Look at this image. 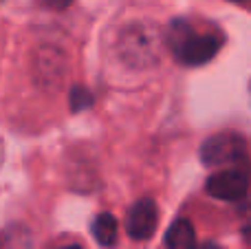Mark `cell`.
Returning a JSON list of instances; mask_svg holds the SVG:
<instances>
[{"instance_id":"cell-1","label":"cell","mask_w":251,"mask_h":249,"mask_svg":"<svg viewBox=\"0 0 251 249\" xmlns=\"http://www.w3.org/2000/svg\"><path fill=\"white\" fill-rule=\"evenodd\" d=\"M168 44L174 51L176 60L187 66L207 64L221 49V40L216 35H201L194 33L185 20H174L168 29Z\"/></svg>"},{"instance_id":"cell-2","label":"cell","mask_w":251,"mask_h":249,"mask_svg":"<svg viewBox=\"0 0 251 249\" xmlns=\"http://www.w3.org/2000/svg\"><path fill=\"white\" fill-rule=\"evenodd\" d=\"M119 57L132 69H148L159 60V35L146 25H130L119 35Z\"/></svg>"},{"instance_id":"cell-3","label":"cell","mask_w":251,"mask_h":249,"mask_svg":"<svg viewBox=\"0 0 251 249\" xmlns=\"http://www.w3.org/2000/svg\"><path fill=\"white\" fill-rule=\"evenodd\" d=\"M199 154L205 166H209V168L229 166V163L245 161L247 146H245L243 137L234 135V132H218V135H212L209 139L203 141Z\"/></svg>"},{"instance_id":"cell-4","label":"cell","mask_w":251,"mask_h":249,"mask_svg":"<svg viewBox=\"0 0 251 249\" xmlns=\"http://www.w3.org/2000/svg\"><path fill=\"white\" fill-rule=\"evenodd\" d=\"M249 190V174L238 168L221 170L207 179V194L221 201H240Z\"/></svg>"},{"instance_id":"cell-5","label":"cell","mask_w":251,"mask_h":249,"mask_svg":"<svg viewBox=\"0 0 251 249\" xmlns=\"http://www.w3.org/2000/svg\"><path fill=\"white\" fill-rule=\"evenodd\" d=\"M159 225V210L152 199H141L130 207L126 216V232L132 241H148L156 232Z\"/></svg>"},{"instance_id":"cell-6","label":"cell","mask_w":251,"mask_h":249,"mask_svg":"<svg viewBox=\"0 0 251 249\" xmlns=\"http://www.w3.org/2000/svg\"><path fill=\"white\" fill-rule=\"evenodd\" d=\"M35 79L40 86L44 88H55L57 84L64 79V71H66V60L64 53L57 47H40L35 53Z\"/></svg>"},{"instance_id":"cell-7","label":"cell","mask_w":251,"mask_h":249,"mask_svg":"<svg viewBox=\"0 0 251 249\" xmlns=\"http://www.w3.org/2000/svg\"><path fill=\"white\" fill-rule=\"evenodd\" d=\"M165 245H168V249H194L196 247L194 225L187 219H176L170 225L168 234H165Z\"/></svg>"},{"instance_id":"cell-8","label":"cell","mask_w":251,"mask_h":249,"mask_svg":"<svg viewBox=\"0 0 251 249\" xmlns=\"http://www.w3.org/2000/svg\"><path fill=\"white\" fill-rule=\"evenodd\" d=\"M93 236L101 247H113L117 243V221L113 214H100L93 221Z\"/></svg>"},{"instance_id":"cell-9","label":"cell","mask_w":251,"mask_h":249,"mask_svg":"<svg viewBox=\"0 0 251 249\" xmlns=\"http://www.w3.org/2000/svg\"><path fill=\"white\" fill-rule=\"evenodd\" d=\"M93 104V93L86 91V88L82 86H75L73 91H71V108L77 113V110H86L91 108Z\"/></svg>"},{"instance_id":"cell-10","label":"cell","mask_w":251,"mask_h":249,"mask_svg":"<svg viewBox=\"0 0 251 249\" xmlns=\"http://www.w3.org/2000/svg\"><path fill=\"white\" fill-rule=\"evenodd\" d=\"M71 2H73V0H44V4L51 7V9H55V11H62V9L71 7Z\"/></svg>"},{"instance_id":"cell-11","label":"cell","mask_w":251,"mask_h":249,"mask_svg":"<svg viewBox=\"0 0 251 249\" xmlns=\"http://www.w3.org/2000/svg\"><path fill=\"white\" fill-rule=\"evenodd\" d=\"M243 236H245V241H247V245H251V223H249V225H245Z\"/></svg>"},{"instance_id":"cell-12","label":"cell","mask_w":251,"mask_h":249,"mask_svg":"<svg viewBox=\"0 0 251 249\" xmlns=\"http://www.w3.org/2000/svg\"><path fill=\"white\" fill-rule=\"evenodd\" d=\"M196 249V247H194ZM199 249H223V247H218V245H214V243H205V245H201Z\"/></svg>"},{"instance_id":"cell-13","label":"cell","mask_w":251,"mask_h":249,"mask_svg":"<svg viewBox=\"0 0 251 249\" xmlns=\"http://www.w3.org/2000/svg\"><path fill=\"white\" fill-rule=\"evenodd\" d=\"M57 249H84L82 245H64V247H57Z\"/></svg>"},{"instance_id":"cell-14","label":"cell","mask_w":251,"mask_h":249,"mask_svg":"<svg viewBox=\"0 0 251 249\" xmlns=\"http://www.w3.org/2000/svg\"><path fill=\"white\" fill-rule=\"evenodd\" d=\"M231 2H243V0H231Z\"/></svg>"},{"instance_id":"cell-15","label":"cell","mask_w":251,"mask_h":249,"mask_svg":"<svg viewBox=\"0 0 251 249\" xmlns=\"http://www.w3.org/2000/svg\"><path fill=\"white\" fill-rule=\"evenodd\" d=\"M0 247H2V241H0Z\"/></svg>"}]
</instances>
